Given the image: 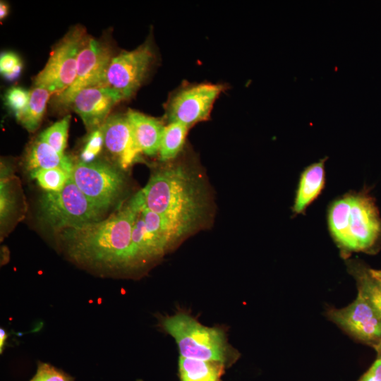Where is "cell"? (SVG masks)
Masks as SVG:
<instances>
[{
  "mask_svg": "<svg viewBox=\"0 0 381 381\" xmlns=\"http://www.w3.org/2000/svg\"><path fill=\"white\" fill-rule=\"evenodd\" d=\"M189 128L177 123H166L159 150V159L165 163L177 159L181 153Z\"/></svg>",
  "mask_w": 381,
  "mask_h": 381,
  "instance_id": "obj_20",
  "label": "cell"
},
{
  "mask_svg": "<svg viewBox=\"0 0 381 381\" xmlns=\"http://www.w3.org/2000/svg\"><path fill=\"white\" fill-rule=\"evenodd\" d=\"M226 88L222 83H183L170 93L164 104L165 121L190 128L208 120L216 99Z\"/></svg>",
  "mask_w": 381,
  "mask_h": 381,
  "instance_id": "obj_6",
  "label": "cell"
},
{
  "mask_svg": "<svg viewBox=\"0 0 381 381\" xmlns=\"http://www.w3.org/2000/svg\"><path fill=\"white\" fill-rule=\"evenodd\" d=\"M7 337H8V334H7L6 332L4 329L1 328L0 329V351H1V353H2V351L4 349V346H5V344H6V340L7 339Z\"/></svg>",
  "mask_w": 381,
  "mask_h": 381,
  "instance_id": "obj_30",
  "label": "cell"
},
{
  "mask_svg": "<svg viewBox=\"0 0 381 381\" xmlns=\"http://www.w3.org/2000/svg\"><path fill=\"white\" fill-rule=\"evenodd\" d=\"M170 249L171 247L166 240L146 226L139 209L131 237L133 271L141 269L161 258Z\"/></svg>",
  "mask_w": 381,
  "mask_h": 381,
  "instance_id": "obj_14",
  "label": "cell"
},
{
  "mask_svg": "<svg viewBox=\"0 0 381 381\" xmlns=\"http://www.w3.org/2000/svg\"><path fill=\"white\" fill-rule=\"evenodd\" d=\"M8 10H9L8 4L5 1H1V3H0V19L1 20L4 19L8 16Z\"/></svg>",
  "mask_w": 381,
  "mask_h": 381,
  "instance_id": "obj_29",
  "label": "cell"
},
{
  "mask_svg": "<svg viewBox=\"0 0 381 381\" xmlns=\"http://www.w3.org/2000/svg\"><path fill=\"white\" fill-rule=\"evenodd\" d=\"M51 94L52 93L48 90L37 86H35L30 91L27 107L16 116V119L28 131L33 132L39 127Z\"/></svg>",
  "mask_w": 381,
  "mask_h": 381,
  "instance_id": "obj_21",
  "label": "cell"
},
{
  "mask_svg": "<svg viewBox=\"0 0 381 381\" xmlns=\"http://www.w3.org/2000/svg\"><path fill=\"white\" fill-rule=\"evenodd\" d=\"M126 114L141 153L150 157L158 155L164 121L131 109Z\"/></svg>",
  "mask_w": 381,
  "mask_h": 381,
  "instance_id": "obj_15",
  "label": "cell"
},
{
  "mask_svg": "<svg viewBox=\"0 0 381 381\" xmlns=\"http://www.w3.org/2000/svg\"><path fill=\"white\" fill-rule=\"evenodd\" d=\"M370 272L377 277L381 279V270L370 269Z\"/></svg>",
  "mask_w": 381,
  "mask_h": 381,
  "instance_id": "obj_32",
  "label": "cell"
},
{
  "mask_svg": "<svg viewBox=\"0 0 381 381\" xmlns=\"http://www.w3.org/2000/svg\"><path fill=\"white\" fill-rule=\"evenodd\" d=\"M327 317L357 339L372 345L381 341V318L359 293L346 307L329 310Z\"/></svg>",
  "mask_w": 381,
  "mask_h": 381,
  "instance_id": "obj_11",
  "label": "cell"
},
{
  "mask_svg": "<svg viewBox=\"0 0 381 381\" xmlns=\"http://www.w3.org/2000/svg\"><path fill=\"white\" fill-rule=\"evenodd\" d=\"M177 159L155 170L135 195L143 207L172 221L190 235L207 224L212 199L201 173L190 162Z\"/></svg>",
  "mask_w": 381,
  "mask_h": 381,
  "instance_id": "obj_1",
  "label": "cell"
},
{
  "mask_svg": "<svg viewBox=\"0 0 381 381\" xmlns=\"http://www.w3.org/2000/svg\"><path fill=\"white\" fill-rule=\"evenodd\" d=\"M139 209L133 195L108 218L61 231L68 256L78 264L99 271L133 272L131 237Z\"/></svg>",
  "mask_w": 381,
  "mask_h": 381,
  "instance_id": "obj_2",
  "label": "cell"
},
{
  "mask_svg": "<svg viewBox=\"0 0 381 381\" xmlns=\"http://www.w3.org/2000/svg\"><path fill=\"white\" fill-rule=\"evenodd\" d=\"M99 128L104 146L120 168L126 169L139 160L142 153L126 114L109 116Z\"/></svg>",
  "mask_w": 381,
  "mask_h": 381,
  "instance_id": "obj_13",
  "label": "cell"
},
{
  "mask_svg": "<svg viewBox=\"0 0 381 381\" xmlns=\"http://www.w3.org/2000/svg\"><path fill=\"white\" fill-rule=\"evenodd\" d=\"M30 175L46 192L60 191L71 177L60 168L40 169L31 171Z\"/></svg>",
  "mask_w": 381,
  "mask_h": 381,
  "instance_id": "obj_22",
  "label": "cell"
},
{
  "mask_svg": "<svg viewBox=\"0 0 381 381\" xmlns=\"http://www.w3.org/2000/svg\"><path fill=\"white\" fill-rule=\"evenodd\" d=\"M157 60L151 39L131 51L114 56L107 68L103 87L116 91L123 99L131 97L148 76Z\"/></svg>",
  "mask_w": 381,
  "mask_h": 381,
  "instance_id": "obj_8",
  "label": "cell"
},
{
  "mask_svg": "<svg viewBox=\"0 0 381 381\" xmlns=\"http://www.w3.org/2000/svg\"><path fill=\"white\" fill-rule=\"evenodd\" d=\"M327 159L325 157L312 164L302 173L293 205L294 212H303L321 193L325 185V162Z\"/></svg>",
  "mask_w": 381,
  "mask_h": 381,
  "instance_id": "obj_16",
  "label": "cell"
},
{
  "mask_svg": "<svg viewBox=\"0 0 381 381\" xmlns=\"http://www.w3.org/2000/svg\"><path fill=\"white\" fill-rule=\"evenodd\" d=\"M71 118L70 115H66L43 131L38 138L52 147L59 154L64 155Z\"/></svg>",
  "mask_w": 381,
  "mask_h": 381,
  "instance_id": "obj_23",
  "label": "cell"
},
{
  "mask_svg": "<svg viewBox=\"0 0 381 381\" xmlns=\"http://www.w3.org/2000/svg\"><path fill=\"white\" fill-rule=\"evenodd\" d=\"M226 366L217 361L179 357L181 381H221Z\"/></svg>",
  "mask_w": 381,
  "mask_h": 381,
  "instance_id": "obj_18",
  "label": "cell"
},
{
  "mask_svg": "<svg viewBox=\"0 0 381 381\" xmlns=\"http://www.w3.org/2000/svg\"><path fill=\"white\" fill-rule=\"evenodd\" d=\"M23 64L20 56L12 52H3L0 56V72L8 81L16 80L20 75Z\"/></svg>",
  "mask_w": 381,
  "mask_h": 381,
  "instance_id": "obj_24",
  "label": "cell"
},
{
  "mask_svg": "<svg viewBox=\"0 0 381 381\" xmlns=\"http://www.w3.org/2000/svg\"><path fill=\"white\" fill-rule=\"evenodd\" d=\"M30 381H73V379L50 364L38 362L36 373Z\"/></svg>",
  "mask_w": 381,
  "mask_h": 381,
  "instance_id": "obj_27",
  "label": "cell"
},
{
  "mask_svg": "<svg viewBox=\"0 0 381 381\" xmlns=\"http://www.w3.org/2000/svg\"><path fill=\"white\" fill-rule=\"evenodd\" d=\"M117 167L107 162L95 160L74 164L71 178L100 210L105 212L122 196L126 178Z\"/></svg>",
  "mask_w": 381,
  "mask_h": 381,
  "instance_id": "obj_7",
  "label": "cell"
},
{
  "mask_svg": "<svg viewBox=\"0 0 381 381\" xmlns=\"http://www.w3.org/2000/svg\"><path fill=\"white\" fill-rule=\"evenodd\" d=\"M25 163L30 172L40 169L60 168L70 175L74 166L68 156L59 154L39 138L32 143Z\"/></svg>",
  "mask_w": 381,
  "mask_h": 381,
  "instance_id": "obj_17",
  "label": "cell"
},
{
  "mask_svg": "<svg viewBox=\"0 0 381 381\" xmlns=\"http://www.w3.org/2000/svg\"><path fill=\"white\" fill-rule=\"evenodd\" d=\"M350 272L356 280L358 293L373 306L381 318V279L375 276L370 268L358 263L350 265Z\"/></svg>",
  "mask_w": 381,
  "mask_h": 381,
  "instance_id": "obj_19",
  "label": "cell"
},
{
  "mask_svg": "<svg viewBox=\"0 0 381 381\" xmlns=\"http://www.w3.org/2000/svg\"><path fill=\"white\" fill-rule=\"evenodd\" d=\"M113 56L111 48L107 43L87 35L78 54L75 78L66 90L56 95L57 104L66 107L71 97L81 89L103 86Z\"/></svg>",
  "mask_w": 381,
  "mask_h": 381,
  "instance_id": "obj_10",
  "label": "cell"
},
{
  "mask_svg": "<svg viewBox=\"0 0 381 381\" xmlns=\"http://www.w3.org/2000/svg\"><path fill=\"white\" fill-rule=\"evenodd\" d=\"M359 381H381V359L377 358Z\"/></svg>",
  "mask_w": 381,
  "mask_h": 381,
  "instance_id": "obj_28",
  "label": "cell"
},
{
  "mask_svg": "<svg viewBox=\"0 0 381 381\" xmlns=\"http://www.w3.org/2000/svg\"><path fill=\"white\" fill-rule=\"evenodd\" d=\"M328 224L334 240L347 250H366L381 236L378 210L366 194H348L334 201L329 210Z\"/></svg>",
  "mask_w": 381,
  "mask_h": 381,
  "instance_id": "obj_3",
  "label": "cell"
},
{
  "mask_svg": "<svg viewBox=\"0 0 381 381\" xmlns=\"http://www.w3.org/2000/svg\"><path fill=\"white\" fill-rule=\"evenodd\" d=\"M123 100L114 90L94 86L80 90L66 107L71 108L83 121L89 132L99 128L109 116L111 109Z\"/></svg>",
  "mask_w": 381,
  "mask_h": 381,
  "instance_id": "obj_12",
  "label": "cell"
},
{
  "mask_svg": "<svg viewBox=\"0 0 381 381\" xmlns=\"http://www.w3.org/2000/svg\"><path fill=\"white\" fill-rule=\"evenodd\" d=\"M159 322L162 329L175 339L181 356L217 361L226 367L239 358L222 327L205 326L183 311L162 317Z\"/></svg>",
  "mask_w": 381,
  "mask_h": 381,
  "instance_id": "obj_4",
  "label": "cell"
},
{
  "mask_svg": "<svg viewBox=\"0 0 381 381\" xmlns=\"http://www.w3.org/2000/svg\"><path fill=\"white\" fill-rule=\"evenodd\" d=\"M102 146H104V140L100 128L91 131L82 150L80 162L89 163L95 161Z\"/></svg>",
  "mask_w": 381,
  "mask_h": 381,
  "instance_id": "obj_26",
  "label": "cell"
},
{
  "mask_svg": "<svg viewBox=\"0 0 381 381\" xmlns=\"http://www.w3.org/2000/svg\"><path fill=\"white\" fill-rule=\"evenodd\" d=\"M86 36L84 27H72L55 45L46 65L35 76V86L56 95L66 90L75 78L78 56Z\"/></svg>",
  "mask_w": 381,
  "mask_h": 381,
  "instance_id": "obj_9",
  "label": "cell"
},
{
  "mask_svg": "<svg viewBox=\"0 0 381 381\" xmlns=\"http://www.w3.org/2000/svg\"><path fill=\"white\" fill-rule=\"evenodd\" d=\"M39 209L42 220L59 231L99 221L104 214L71 177L60 191L44 193L40 200Z\"/></svg>",
  "mask_w": 381,
  "mask_h": 381,
  "instance_id": "obj_5",
  "label": "cell"
},
{
  "mask_svg": "<svg viewBox=\"0 0 381 381\" xmlns=\"http://www.w3.org/2000/svg\"><path fill=\"white\" fill-rule=\"evenodd\" d=\"M30 92L21 87L9 88L4 97L6 104L14 112L15 116L20 114L27 107Z\"/></svg>",
  "mask_w": 381,
  "mask_h": 381,
  "instance_id": "obj_25",
  "label": "cell"
},
{
  "mask_svg": "<svg viewBox=\"0 0 381 381\" xmlns=\"http://www.w3.org/2000/svg\"><path fill=\"white\" fill-rule=\"evenodd\" d=\"M376 350L377 353V358L381 359V341L372 345Z\"/></svg>",
  "mask_w": 381,
  "mask_h": 381,
  "instance_id": "obj_31",
  "label": "cell"
}]
</instances>
